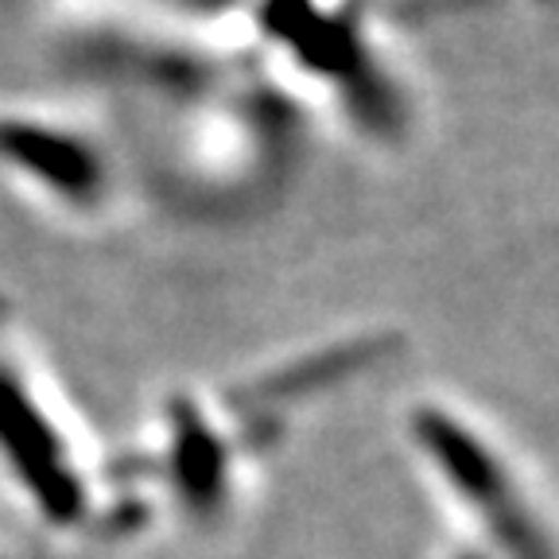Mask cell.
I'll use <instances>...</instances> for the list:
<instances>
[{
  "instance_id": "1",
  "label": "cell",
  "mask_w": 559,
  "mask_h": 559,
  "mask_svg": "<svg viewBox=\"0 0 559 559\" xmlns=\"http://www.w3.org/2000/svg\"><path fill=\"white\" fill-rule=\"evenodd\" d=\"M0 493L55 544H121L148 528L121 474L0 296Z\"/></svg>"
},
{
  "instance_id": "2",
  "label": "cell",
  "mask_w": 559,
  "mask_h": 559,
  "mask_svg": "<svg viewBox=\"0 0 559 559\" xmlns=\"http://www.w3.org/2000/svg\"><path fill=\"white\" fill-rule=\"evenodd\" d=\"M0 183L70 226H105L136 194L124 140L86 102L0 105Z\"/></svg>"
}]
</instances>
